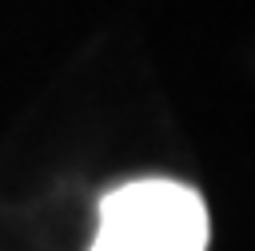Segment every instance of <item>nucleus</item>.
I'll return each mask as SVG.
<instances>
[{
  "label": "nucleus",
  "mask_w": 255,
  "mask_h": 251,
  "mask_svg": "<svg viewBox=\"0 0 255 251\" xmlns=\"http://www.w3.org/2000/svg\"><path fill=\"white\" fill-rule=\"evenodd\" d=\"M207 211L199 195L171 179H139L100 203L92 251H203Z\"/></svg>",
  "instance_id": "f257e3e1"
}]
</instances>
